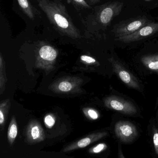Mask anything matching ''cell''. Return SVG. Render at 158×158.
Listing matches in <instances>:
<instances>
[{"label":"cell","instance_id":"3","mask_svg":"<svg viewBox=\"0 0 158 158\" xmlns=\"http://www.w3.org/2000/svg\"><path fill=\"white\" fill-rule=\"evenodd\" d=\"M114 135L118 143L129 144L138 139L139 132L137 127L129 121L120 120L115 123Z\"/></svg>","mask_w":158,"mask_h":158},{"label":"cell","instance_id":"14","mask_svg":"<svg viewBox=\"0 0 158 158\" xmlns=\"http://www.w3.org/2000/svg\"><path fill=\"white\" fill-rule=\"evenodd\" d=\"M18 133V127L15 116H13L9 123L7 131V138L10 146L14 144Z\"/></svg>","mask_w":158,"mask_h":158},{"label":"cell","instance_id":"11","mask_svg":"<svg viewBox=\"0 0 158 158\" xmlns=\"http://www.w3.org/2000/svg\"><path fill=\"white\" fill-rule=\"evenodd\" d=\"M109 133L107 131H99L93 133L88 135L78 141L69 145L66 147L64 150V152H69L77 149L84 148L90 145L105 138L108 135Z\"/></svg>","mask_w":158,"mask_h":158},{"label":"cell","instance_id":"13","mask_svg":"<svg viewBox=\"0 0 158 158\" xmlns=\"http://www.w3.org/2000/svg\"><path fill=\"white\" fill-rule=\"evenodd\" d=\"M143 64L151 71L158 72V54L144 56L141 57Z\"/></svg>","mask_w":158,"mask_h":158},{"label":"cell","instance_id":"12","mask_svg":"<svg viewBox=\"0 0 158 158\" xmlns=\"http://www.w3.org/2000/svg\"><path fill=\"white\" fill-rule=\"evenodd\" d=\"M148 131L152 153L155 158H158V128L155 120L150 122Z\"/></svg>","mask_w":158,"mask_h":158},{"label":"cell","instance_id":"2","mask_svg":"<svg viewBox=\"0 0 158 158\" xmlns=\"http://www.w3.org/2000/svg\"><path fill=\"white\" fill-rule=\"evenodd\" d=\"M58 53L56 49L45 43H40L36 50L35 66L38 68L46 71L55 68Z\"/></svg>","mask_w":158,"mask_h":158},{"label":"cell","instance_id":"21","mask_svg":"<svg viewBox=\"0 0 158 158\" xmlns=\"http://www.w3.org/2000/svg\"><path fill=\"white\" fill-rule=\"evenodd\" d=\"M80 59L83 62L88 65H97L99 63L93 57L87 55H82L80 56Z\"/></svg>","mask_w":158,"mask_h":158},{"label":"cell","instance_id":"16","mask_svg":"<svg viewBox=\"0 0 158 158\" xmlns=\"http://www.w3.org/2000/svg\"><path fill=\"white\" fill-rule=\"evenodd\" d=\"M6 75L5 65L4 58L2 53L0 54V94H2L5 88L6 83Z\"/></svg>","mask_w":158,"mask_h":158},{"label":"cell","instance_id":"25","mask_svg":"<svg viewBox=\"0 0 158 158\" xmlns=\"http://www.w3.org/2000/svg\"><path fill=\"white\" fill-rule=\"evenodd\" d=\"M157 125L158 128V112L157 113Z\"/></svg>","mask_w":158,"mask_h":158},{"label":"cell","instance_id":"1","mask_svg":"<svg viewBox=\"0 0 158 158\" xmlns=\"http://www.w3.org/2000/svg\"><path fill=\"white\" fill-rule=\"evenodd\" d=\"M39 5L59 32L73 39L80 38L79 31L73 24L66 6L62 3L58 1L39 0Z\"/></svg>","mask_w":158,"mask_h":158},{"label":"cell","instance_id":"24","mask_svg":"<svg viewBox=\"0 0 158 158\" xmlns=\"http://www.w3.org/2000/svg\"><path fill=\"white\" fill-rule=\"evenodd\" d=\"M89 1H90V2H91L92 4H94L96 3L99 2L100 0H89Z\"/></svg>","mask_w":158,"mask_h":158},{"label":"cell","instance_id":"18","mask_svg":"<svg viewBox=\"0 0 158 158\" xmlns=\"http://www.w3.org/2000/svg\"><path fill=\"white\" fill-rule=\"evenodd\" d=\"M108 146L105 143H102L91 148L88 150V152L91 154L96 155L105 152L107 150Z\"/></svg>","mask_w":158,"mask_h":158},{"label":"cell","instance_id":"6","mask_svg":"<svg viewBox=\"0 0 158 158\" xmlns=\"http://www.w3.org/2000/svg\"><path fill=\"white\" fill-rule=\"evenodd\" d=\"M150 22L145 16H139L123 21L119 24L114 29L116 38L132 34Z\"/></svg>","mask_w":158,"mask_h":158},{"label":"cell","instance_id":"10","mask_svg":"<svg viewBox=\"0 0 158 158\" xmlns=\"http://www.w3.org/2000/svg\"><path fill=\"white\" fill-rule=\"evenodd\" d=\"M26 142L30 144L41 143L45 139V134L40 123L32 120L28 123L25 131Z\"/></svg>","mask_w":158,"mask_h":158},{"label":"cell","instance_id":"23","mask_svg":"<svg viewBox=\"0 0 158 158\" xmlns=\"http://www.w3.org/2000/svg\"><path fill=\"white\" fill-rule=\"evenodd\" d=\"M118 158H126L123 155V152L122 148V144L118 143Z\"/></svg>","mask_w":158,"mask_h":158},{"label":"cell","instance_id":"22","mask_svg":"<svg viewBox=\"0 0 158 158\" xmlns=\"http://www.w3.org/2000/svg\"><path fill=\"white\" fill-rule=\"evenodd\" d=\"M71 2L77 6L83 8H91V6L85 0H69Z\"/></svg>","mask_w":158,"mask_h":158},{"label":"cell","instance_id":"4","mask_svg":"<svg viewBox=\"0 0 158 158\" xmlns=\"http://www.w3.org/2000/svg\"><path fill=\"white\" fill-rule=\"evenodd\" d=\"M82 79L75 77H65L51 84L49 88L52 92L58 94H70L81 92Z\"/></svg>","mask_w":158,"mask_h":158},{"label":"cell","instance_id":"8","mask_svg":"<svg viewBox=\"0 0 158 158\" xmlns=\"http://www.w3.org/2000/svg\"><path fill=\"white\" fill-rule=\"evenodd\" d=\"M123 5V3L119 2H110L103 5L97 13L98 22L104 26H108L115 17L120 14Z\"/></svg>","mask_w":158,"mask_h":158},{"label":"cell","instance_id":"17","mask_svg":"<svg viewBox=\"0 0 158 158\" xmlns=\"http://www.w3.org/2000/svg\"><path fill=\"white\" fill-rule=\"evenodd\" d=\"M17 2L24 13L30 19L33 20L35 16L31 5L28 0H17Z\"/></svg>","mask_w":158,"mask_h":158},{"label":"cell","instance_id":"15","mask_svg":"<svg viewBox=\"0 0 158 158\" xmlns=\"http://www.w3.org/2000/svg\"><path fill=\"white\" fill-rule=\"evenodd\" d=\"M10 106V101L9 99L3 100L0 104V126L2 131L4 129Z\"/></svg>","mask_w":158,"mask_h":158},{"label":"cell","instance_id":"7","mask_svg":"<svg viewBox=\"0 0 158 158\" xmlns=\"http://www.w3.org/2000/svg\"><path fill=\"white\" fill-rule=\"evenodd\" d=\"M104 104L108 108L125 115L134 116L138 112L137 108L132 103L117 96H110L106 98Z\"/></svg>","mask_w":158,"mask_h":158},{"label":"cell","instance_id":"9","mask_svg":"<svg viewBox=\"0 0 158 158\" xmlns=\"http://www.w3.org/2000/svg\"><path fill=\"white\" fill-rule=\"evenodd\" d=\"M158 32V22H149L134 33L117 38L116 40L125 43H130L150 37Z\"/></svg>","mask_w":158,"mask_h":158},{"label":"cell","instance_id":"20","mask_svg":"<svg viewBox=\"0 0 158 158\" xmlns=\"http://www.w3.org/2000/svg\"><path fill=\"white\" fill-rule=\"evenodd\" d=\"M56 118L52 114H48L44 118V123L47 128L51 129L55 124Z\"/></svg>","mask_w":158,"mask_h":158},{"label":"cell","instance_id":"5","mask_svg":"<svg viewBox=\"0 0 158 158\" xmlns=\"http://www.w3.org/2000/svg\"><path fill=\"white\" fill-rule=\"evenodd\" d=\"M109 60L112 65L113 71L126 85L138 91L142 90L141 84L137 78L120 62L114 57H111Z\"/></svg>","mask_w":158,"mask_h":158},{"label":"cell","instance_id":"19","mask_svg":"<svg viewBox=\"0 0 158 158\" xmlns=\"http://www.w3.org/2000/svg\"><path fill=\"white\" fill-rule=\"evenodd\" d=\"M83 113L88 118L92 120H95L99 118L100 114L98 111L94 109L86 108L83 110Z\"/></svg>","mask_w":158,"mask_h":158}]
</instances>
